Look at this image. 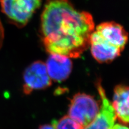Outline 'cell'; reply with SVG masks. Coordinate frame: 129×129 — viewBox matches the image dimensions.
<instances>
[{
    "instance_id": "cell-12",
    "label": "cell",
    "mask_w": 129,
    "mask_h": 129,
    "mask_svg": "<svg viewBox=\"0 0 129 129\" xmlns=\"http://www.w3.org/2000/svg\"><path fill=\"white\" fill-rule=\"evenodd\" d=\"M39 129H55L53 125H49V124H46L42 125L41 127H40Z\"/></svg>"
},
{
    "instance_id": "cell-8",
    "label": "cell",
    "mask_w": 129,
    "mask_h": 129,
    "mask_svg": "<svg viewBox=\"0 0 129 129\" xmlns=\"http://www.w3.org/2000/svg\"><path fill=\"white\" fill-rule=\"evenodd\" d=\"M112 105L117 119L122 123L129 124V87H116Z\"/></svg>"
},
{
    "instance_id": "cell-2",
    "label": "cell",
    "mask_w": 129,
    "mask_h": 129,
    "mask_svg": "<svg viewBox=\"0 0 129 129\" xmlns=\"http://www.w3.org/2000/svg\"><path fill=\"white\" fill-rule=\"evenodd\" d=\"M128 39V33L120 24L102 23L94 28L90 37L92 56L100 63L111 62L120 55Z\"/></svg>"
},
{
    "instance_id": "cell-10",
    "label": "cell",
    "mask_w": 129,
    "mask_h": 129,
    "mask_svg": "<svg viewBox=\"0 0 129 129\" xmlns=\"http://www.w3.org/2000/svg\"><path fill=\"white\" fill-rule=\"evenodd\" d=\"M4 28L3 26L2 22H1V19H0V49L3 46V41H4Z\"/></svg>"
},
{
    "instance_id": "cell-1",
    "label": "cell",
    "mask_w": 129,
    "mask_h": 129,
    "mask_svg": "<svg viewBox=\"0 0 129 129\" xmlns=\"http://www.w3.org/2000/svg\"><path fill=\"white\" fill-rule=\"evenodd\" d=\"M92 16L77 10L68 0H48L41 15L44 46L51 54L80 57L90 47L94 30Z\"/></svg>"
},
{
    "instance_id": "cell-4",
    "label": "cell",
    "mask_w": 129,
    "mask_h": 129,
    "mask_svg": "<svg viewBox=\"0 0 129 129\" xmlns=\"http://www.w3.org/2000/svg\"><path fill=\"white\" fill-rule=\"evenodd\" d=\"M99 109L98 102L92 96L78 93L74 96L71 102L69 116L83 127L94 120Z\"/></svg>"
},
{
    "instance_id": "cell-9",
    "label": "cell",
    "mask_w": 129,
    "mask_h": 129,
    "mask_svg": "<svg viewBox=\"0 0 129 129\" xmlns=\"http://www.w3.org/2000/svg\"><path fill=\"white\" fill-rule=\"evenodd\" d=\"M52 125L55 129H81V125L71 118L69 115H66L58 121H54Z\"/></svg>"
},
{
    "instance_id": "cell-7",
    "label": "cell",
    "mask_w": 129,
    "mask_h": 129,
    "mask_svg": "<svg viewBox=\"0 0 129 129\" xmlns=\"http://www.w3.org/2000/svg\"><path fill=\"white\" fill-rule=\"evenodd\" d=\"M47 72L51 80L61 82L69 77L72 64L69 57L57 54H51L47 61Z\"/></svg>"
},
{
    "instance_id": "cell-11",
    "label": "cell",
    "mask_w": 129,
    "mask_h": 129,
    "mask_svg": "<svg viewBox=\"0 0 129 129\" xmlns=\"http://www.w3.org/2000/svg\"><path fill=\"white\" fill-rule=\"evenodd\" d=\"M111 129H129V124H115Z\"/></svg>"
},
{
    "instance_id": "cell-6",
    "label": "cell",
    "mask_w": 129,
    "mask_h": 129,
    "mask_svg": "<svg viewBox=\"0 0 129 129\" xmlns=\"http://www.w3.org/2000/svg\"><path fill=\"white\" fill-rule=\"evenodd\" d=\"M97 88L101 99L99 112L92 121L81 129H111L117 119L112 103L106 96L101 82H98Z\"/></svg>"
},
{
    "instance_id": "cell-3",
    "label": "cell",
    "mask_w": 129,
    "mask_h": 129,
    "mask_svg": "<svg viewBox=\"0 0 129 129\" xmlns=\"http://www.w3.org/2000/svg\"><path fill=\"white\" fill-rule=\"evenodd\" d=\"M41 4V0H0L1 11L14 25L25 26Z\"/></svg>"
},
{
    "instance_id": "cell-5",
    "label": "cell",
    "mask_w": 129,
    "mask_h": 129,
    "mask_svg": "<svg viewBox=\"0 0 129 129\" xmlns=\"http://www.w3.org/2000/svg\"><path fill=\"white\" fill-rule=\"evenodd\" d=\"M23 80V92L26 94H29L34 90L44 89L51 84L46 64L41 61L32 63L27 68Z\"/></svg>"
}]
</instances>
